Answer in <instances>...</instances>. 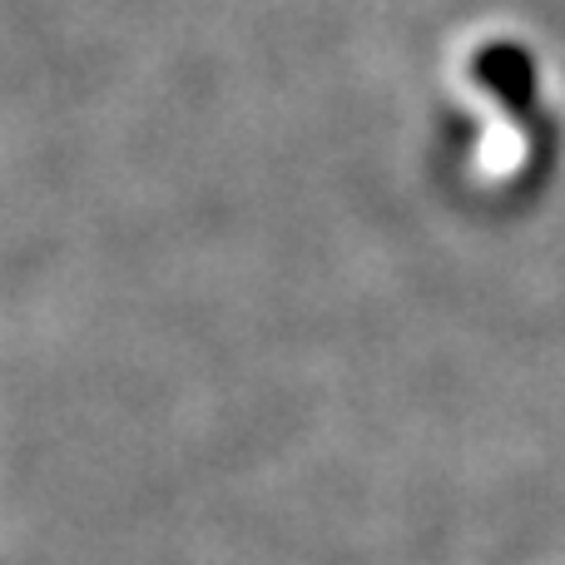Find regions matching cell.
Listing matches in <instances>:
<instances>
[]
</instances>
